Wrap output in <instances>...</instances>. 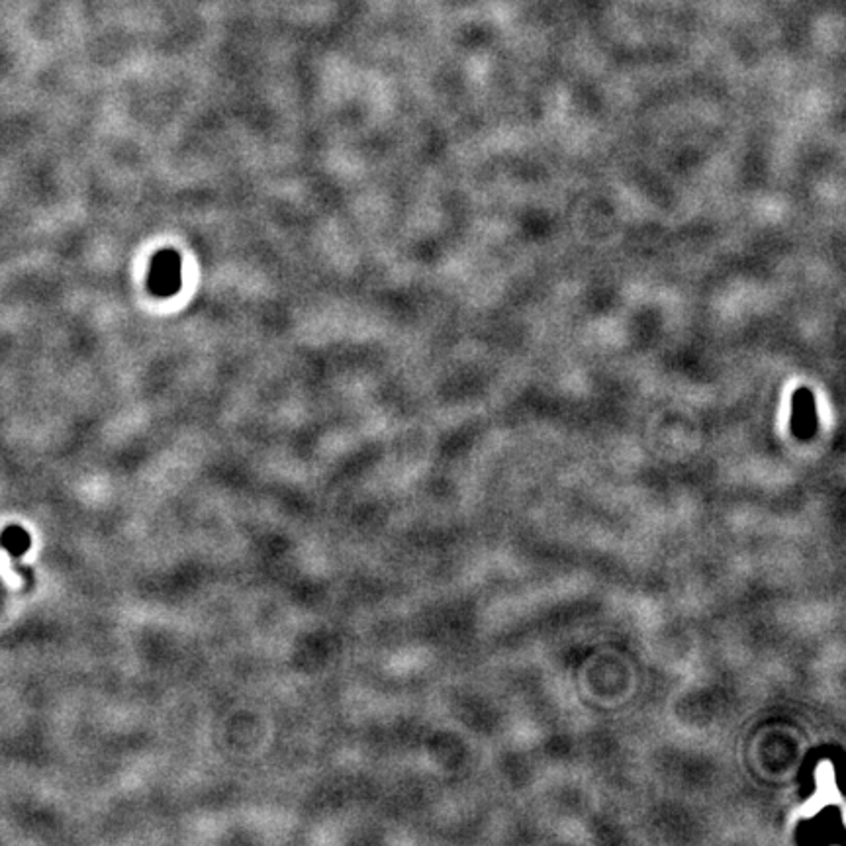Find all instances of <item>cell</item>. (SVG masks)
<instances>
[{"label": "cell", "mask_w": 846, "mask_h": 846, "mask_svg": "<svg viewBox=\"0 0 846 846\" xmlns=\"http://www.w3.org/2000/svg\"><path fill=\"white\" fill-rule=\"evenodd\" d=\"M180 284V263L178 257L173 251H163L155 257L151 272H149V286L155 294L168 296L177 292Z\"/></svg>", "instance_id": "6da1fadb"}]
</instances>
